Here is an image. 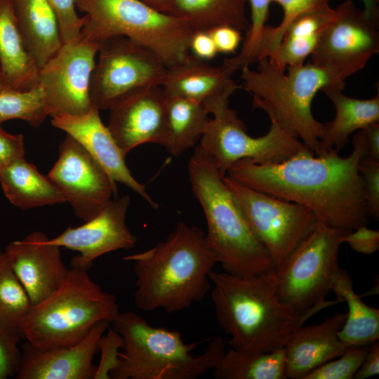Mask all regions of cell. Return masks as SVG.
<instances>
[{"mask_svg":"<svg viewBox=\"0 0 379 379\" xmlns=\"http://www.w3.org/2000/svg\"><path fill=\"white\" fill-rule=\"evenodd\" d=\"M352 147L346 157L335 149L314 156L304 146L280 162L242 159L226 174L248 187L309 208L330 227L353 230L367 225L370 217L358 168L366 148L362 130L353 135Z\"/></svg>","mask_w":379,"mask_h":379,"instance_id":"1","label":"cell"},{"mask_svg":"<svg viewBox=\"0 0 379 379\" xmlns=\"http://www.w3.org/2000/svg\"><path fill=\"white\" fill-rule=\"evenodd\" d=\"M209 279L217 321L231 337L226 343L246 354L284 347L290 335L311 317L343 302L337 298L299 313L277 298L276 270L250 277L212 270Z\"/></svg>","mask_w":379,"mask_h":379,"instance_id":"2","label":"cell"},{"mask_svg":"<svg viewBox=\"0 0 379 379\" xmlns=\"http://www.w3.org/2000/svg\"><path fill=\"white\" fill-rule=\"evenodd\" d=\"M123 260L133 263L135 307L167 313L203 300L211 288L209 274L217 263L205 232L182 222L165 240Z\"/></svg>","mask_w":379,"mask_h":379,"instance_id":"3","label":"cell"},{"mask_svg":"<svg viewBox=\"0 0 379 379\" xmlns=\"http://www.w3.org/2000/svg\"><path fill=\"white\" fill-rule=\"evenodd\" d=\"M257 69L240 70V88L253 97V106L264 110L286 132L300 140L312 153L319 149L324 124L312 112V102L319 91H343L349 77L343 72L312 62L280 69L267 58L258 61Z\"/></svg>","mask_w":379,"mask_h":379,"instance_id":"4","label":"cell"},{"mask_svg":"<svg viewBox=\"0 0 379 379\" xmlns=\"http://www.w3.org/2000/svg\"><path fill=\"white\" fill-rule=\"evenodd\" d=\"M190 180L205 215L206 239L225 272L250 277L276 270L215 166L197 147L189 160Z\"/></svg>","mask_w":379,"mask_h":379,"instance_id":"5","label":"cell"},{"mask_svg":"<svg viewBox=\"0 0 379 379\" xmlns=\"http://www.w3.org/2000/svg\"><path fill=\"white\" fill-rule=\"evenodd\" d=\"M112 324L124 345L110 378L196 379L213 371L225 352V341L217 337L194 356L199 343L186 344L179 331L152 326L132 311L119 312Z\"/></svg>","mask_w":379,"mask_h":379,"instance_id":"6","label":"cell"},{"mask_svg":"<svg viewBox=\"0 0 379 379\" xmlns=\"http://www.w3.org/2000/svg\"><path fill=\"white\" fill-rule=\"evenodd\" d=\"M119 313L113 294L94 282L88 270L72 267L55 292L31 305L20 325L21 338L41 350L68 347L98 323H112Z\"/></svg>","mask_w":379,"mask_h":379,"instance_id":"7","label":"cell"},{"mask_svg":"<svg viewBox=\"0 0 379 379\" xmlns=\"http://www.w3.org/2000/svg\"><path fill=\"white\" fill-rule=\"evenodd\" d=\"M85 13L81 38L99 44L126 36L151 51L166 67L184 60L194 30L181 18L139 0H74Z\"/></svg>","mask_w":379,"mask_h":379,"instance_id":"8","label":"cell"},{"mask_svg":"<svg viewBox=\"0 0 379 379\" xmlns=\"http://www.w3.org/2000/svg\"><path fill=\"white\" fill-rule=\"evenodd\" d=\"M346 229L318 221L276 270L277 295L303 314L327 302L341 269L338 252Z\"/></svg>","mask_w":379,"mask_h":379,"instance_id":"9","label":"cell"},{"mask_svg":"<svg viewBox=\"0 0 379 379\" xmlns=\"http://www.w3.org/2000/svg\"><path fill=\"white\" fill-rule=\"evenodd\" d=\"M204 106L213 118L209 119L197 147L223 175L240 160L280 162L305 146L272 119L265 135L250 136L237 112L230 107L229 99L216 100Z\"/></svg>","mask_w":379,"mask_h":379,"instance_id":"10","label":"cell"},{"mask_svg":"<svg viewBox=\"0 0 379 379\" xmlns=\"http://www.w3.org/2000/svg\"><path fill=\"white\" fill-rule=\"evenodd\" d=\"M90 85L91 103L109 109L134 92L161 86L166 67L148 48L123 36L99 42Z\"/></svg>","mask_w":379,"mask_h":379,"instance_id":"11","label":"cell"},{"mask_svg":"<svg viewBox=\"0 0 379 379\" xmlns=\"http://www.w3.org/2000/svg\"><path fill=\"white\" fill-rule=\"evenodd\" d=\"M223 180L277 270L319 219L303 205L251 189L226 175Z\"/></svg>","mask_w":379,"mask_h":379,"instance_id":"12","label":"cell"},{"mask_svg":"<svg viewBox=\"0 0 379 379\" xmlns=\"http://www.w3.org/2000/svg\"><path fill=\"white\" fill-rule=\"evenodd\" d=\"M99 44L84 39L63 44L39 69L48 115L81 114L92 106L90 85Z\"/></svg>","mask_w":379,"mask_h":379,"instance_id":"13","label":"cell"},{"mask_svg":"<svg viewBox=\"0 0 379 379\" xmlns=\"http://www.w3.org/2000/svg\"><path fill=\"white\" fill-rule=\"evenodd\" d=\"M48 177L63 193L74 215L84 222L95 218L117 197V182L69 135L60 143L58 158Z\"/></svg>","mask_w":379,"mask_h":379,"instance_id":"14","label":"cell"},{"mask_svg":"<svg viewBox=\"0 0 379 379\" xmlns=\"http://www.w3.org/2000/svg\"><path fill=\"white\" fill-rule=\"evenodd\" d=\"M335 9L333 20L311 55L312 62L337 69L350 77L378 53V20L369 18L352 0Z\"/></svg>","mask_w":379,"mask_h":379,"instance_id":"15","label":"cell"},{"mask_svg":"<svg viewBox=\"0 0 379 379\" xmlns=\"http://www.w3.org/2000/svg\"><path fill=\"white\" fill-rule=\"evenodd\" d=\"M129 205L128 196L116 197L95 218L81 226L68 227L48 241L79 252L72 259L71 266L88 270L100 255L135 246L136 238L126 222Z\"/></svg>","mask_w":379,"mask_h":379,"instance_id":"16","label":"cell"},{"mask_svg":"<svg viewBox=\"0 0 379 379\" xmlns=\"http://www.w3.org/2000/svg\"><path fill=\"white\" fill-rule=\"evenodd\" d=\"M109 110L107 127L126 156L145 143L158 144L166 148L165 93L161 86L142 88Z\"/></svg>","mask_w":379,"mask_h":379,"instance_id":"17","label":"cell"},{"mask_svg":"<svg viewBox=\"0 0 379 379\" xmlns=\"http://www.w3.org/2000/svg\"><path fill=\"white\" fill-rule=\"evenodd\" d=\"M48 239L46 234L33 232L21 240L10 242L4 251L32 305L55 292L69 272L60 247Z\"/></svg>","mask_w":379,"mask_h":379,"instance_id":"18","label":"cell"},{"mask_svg":"<svg viewBox=\"0 0 379 379\" xmlns=\"http://www.w3.org/2000/svg\"><path fill=\"white\" fill-rule=\"evenodd\" d=\"M51 124L76 140L116 182L129 187L152 208L158 207L145 186L132 175L126 164V155L102 121L98 107L92 105L88 112L81 114H58L51 117Z\"/></svg>","mask_w":379,"mask_h":379,"instance_id":"19","label":"cell"},{"mask_svg":"<svg viewBox=\"0 0 379 379\" xmlns=\"http://www.w3.org/2000/svg\"><path fill=\"white\" fill-rule=\"evenodd\" d=\"M111 323H98L79 343L68 347L41 350L25 341L17 379H93V358L98 343Z\"/></svg>","mask_w":379,"mask_h":379,"instance_id":"20","label":"cell"},{"mask_svg":"<svg viewBox=\"0 0 379 379\" xmlns=\"http://www.w3.org/2000/svg\"><path fill=\"white\" fill-rule=\"evenodd\" d=\"M346 316L347 312H337L319 324L302 325L290 335L284 345L286 378L303 379L350 347L338 338Z\"/></svg>","mask_w":379,"mask_h":379,"instance_id":"21","label":"cell"},{"mask_svg":"<svg viewBox=\"0 0 379 379\" xmlns=\"http://www.w3.org/2000/svg\"><path fill=\"white\" fill-rule=\"evenodd\" d=\"M234 71L222 65L213 66L190 53L166 68L161 88L166 95L205 103L214 98L230 97L240 88L232 78Z\"/></svg>","mask_w":379,"mask_h":379,"instance_id":"22","label":"cell"},{"mask_svg":"<svg viewBox=\"0 0 379 379\" xmlns=\"http://www.w3.org/2000/svg\"><path fill=\"white\" fill-rule=\"evenodd\" d=\"M39 69L20 31L13 0H0V81L30 90L38 86Z\"/></svg>","mask_w":379,"mask_h":379,"instance_id":"23","label":"cell"},{"mask_svg":"<svg viewBox=\"0 0 379 379\" xmlns=\"http://www.w3.org/2000/svg\"><path fill=\"white\" fill-rule=\"evenodd\" d=\"M26 47L42 67L63 45L58 22L49 0H13Z\"/></svg>","mask_w":379,"mask_h":379,"instance_id":"24","label":"cell"},{"mask_svg":"<svg viewBox=\"0 0 379 379\" xmlns=\"http://www.w3.org/2000/svg\"><path fill=\"white\" fill-rule=\"evenodd\" d=\"M323 93L333 104L335 114L333 120L324 124L315 155L331 149L339 152L352 133L379 122V93L370 99H358L345 95L340 89H326Z\"/></svg>","mask_w":379,"mask_h":379,"instance_id":"25","label":"cell"},{"mask_svg":"<svg viewBox=\"0 0 379 379\" xmlns=\"http://www.w3.org/2000/svg\"><path fill=\"white\" fill-rule=\"evenodd\" d=\"M335 15V9L329 4L299 15L285 29L280 42L267 58L284 71L304 63Z\"/></svg>","mask_w":379,"mask_h":379,"instance_id":"26","label":"cell"},{"mask_svg":"<svg viewBox=\"0 0 379 379\" xmlns=\"http://www.w3.org/2000/svg\"><path fill=\"white\" fill-rule=\"evenodd\" d=\"M0 184L7 199L21 209H29L66 202L55 183L42 175L25 157L0 170Z\"/></svg>","mask_w":379,"mask_h":379,"instance_id":"27","label":"cell"},{"mask_svg":"<svg viewBox=\"0 0 379 379\" xmlns=\"http://www.w3.org/2000/svg\"><path fill=\"white\" fill-rule=\"evenodd\" d=\"M337 298L346 301L348 312L338 332L348 347L366 346L379 339V310L366 304L353 289L349 274L341 270L332 288Z\"/></svg>","mask_w":379,"mask_h":379,"instance_id":"28","label":"cell"},{"mask_svg":"<svg viewBox=\"0 0 379 379\" xmlns=\"http://www.w3.org/2000/svg\"><path fill=\"white\" fill-rule=\"evenodd\" d=\"M165 107L168 128L166 149L177 157L199 141L210 119L209 113L201 102L166 93Z\"/></svg>","mask_w":379,"mask_h":379,"instance_id":"29","label":"cell"},{"mask_svg":"<svg viewBox=\"0 0 379 379\" xmlns=\"http://www.w3.org/2000/svg\"><path fill=\"white\" fill-rule=\"evenodd\" d=\"M247 0H174L173 15L183 19L195 31H208L227 25L247 32Z\"/></svg>","mask_w":379,"mask_h":379,"instance_id":"30","label":"cell"},{"mask_svg":"<svg viewBox=\"0 0 379 379\" xmlns=\"http://www.w3.org/2000/svg\"><path fill=\"white\" fill-rule=\"evenodd\" d=\"M213 374L218 379H285L284 348L255 354L230 349L213 368Z\"/></svg>","mask_w":379,"mask_h":379,"instance_id":"31","label":"cell"},{"mask_svg":"<svg viewBox=\"0 0 379 379\" xmlns=\"http://www.w3.org/2000/svg\"><path fill=\"white\" fill-rule=\"evenodd\" d=\"M29 297L0 250V328L18 341L21 323L31 307Z\"/></svg>","mask_w":379,"mask_h":379,"instance_id":"32","label":"cell"},{"mask_svg":"<svg viewBox=\"0 0 379 379\" xmlns=\"http://www.w3.org/2000/svg\"><path fill=\"white\" fill-rule=\"evenodd\" d=\"M48 116L39 86L22 91L0 81V126L11 119H20L38 127Z\"/></svg>","mask_w":379,"mask_h":379,"instance_id":"33","label":"cell"},{"mask_svg":"<svg viewBox=\"0 0 379 379\" xmlns=\"http://www.w3.org/2000/svg\"><path fill=\"white\" fill-rule=\"evenodd\" d=\"M251 9L250 27L240 53L224 60V65L234 71L257 62L260 42L266 27L272 0H247Z\"/></svg>","mask_w":379,"mask_h":379,"instance_id":"34","label":"cell"},{"mask_svg":"<svg viewBox=\"0 0 379 379\" xmlns=\"http://www.w3.org/2000/svg\"><path fill=\"white\" fill-rule=\"evenodd\" d=\"M331 0H272L283 9V18L277 27H265L260 46L258 60L267 58L278 46L287 26L299 15L328 5Z\"/></svg>","mask_w":379,"mask_h":379,"instance_id":"35","label":"cell"},{"mask_svg":"<svg viewBox=\"0 0 379 379\" xmlns=\"http://www.w3.org/2000/svg\"><path fill=\"white\" fill-rule=\"evenodd\" d=\"M367 347H350L337 359L330 360L317 367L303 379H352L361 366Z\"/></svg>","mask_w":379,"mask_h":379,"instance_id":"36","label":"cell"},{"mask_svg":"<svg viewBox=\"0 0 379 379\" xmlns=\"http://www.w3.org/2000/svg\"><path fill=\"white\" fill-rule=\"evenodd\" d=\"M57 17L63 44L73 43L81 38L84 17L78 15L74 0H49Z\"/></svg>","mask_w":379,"mask_h":379,"instance_id":"37","label":"cell"},{"mask_svg":"<svg viewBox=\"0 0 379 379\" xmlns=\"http://www.w3.org/2000/svg\"><path fill=\"white\" fill-rule=\"evenodd\" d=\"M105 333L98 343L100 360L96 366L93 379H110V372L119 362L121 352L119 350L122 348L124 345L122 337L113 328L109 327L107 333Z\"/></svg>","mask_w":379,"mask_h":379,"instance_id":"38","label":"cell"},{"mask_svg":"<svg viewBox=\"0 0 379 379\" xmlns=\"http://www.w3.org/2000/svg\"><path fill=\"white\" fill-rule=\"evenodd\" d=\"M369 216L379 218V161L362 157L358 166Z\"/></svg>","mask_w":379,"mask_h":379,"instance_id":"39","label":"cell"},{"mask_svg":"<svg viewBox=\"0 0 379 379\" xmlns=\"http://www.w3.org/2000/svg\"><path fill=\"white\" fill-rule=\"evenodd\" d=\"M18 342L0 328V379L15 378L19 371L22 352Z\"/></svg>","mask_w":379,"mask_h":379,"instance_id":"40","label":"cell"},{"mask_svg":"<svg viewBox=\"0 0 379 379\" xmlns=\"http://www.w3.org/2000/svg\"><path fill=\"white\" fill-rule=\"evenodd\" d=\"M358 253L370 255L379 248V231L361 225L346 233L341 239Z\"/></svg>","mask_w":379,"mask_h":379,"instance_id":"41","label":"cell"},{"mask_svg":"<svg viewBox=\"0 0 379 379\" xmlns=\"http://www.w3.org/2000/svg\"><path fill=\"white\" fill-rule=\"evenodd\" d=\"M25 154L23 135L9 133L0 126V170Z\"/></svg>","mask_w":379,"mask_h":379,"instance_id":"42","label":"cell"},{"mask_svg":"<svg viewBox=\"0 0 379 379\" xmlns=\"http://www.w3.org/2000/svg\"><path fill=\"white\" fill-rule=\"evenodd\" d=\"M218 53H234L242 40L241 31L227 25L214 27L208 31Z\"/></svg>","mask_w":379,"mask_h":379,"instance_id":"43","label":"cell"},{"mask_svg":"<svg viewBox=\"0 0 379 379\" xmlns=\"http://www.w3.org/2000/svg\"><path fill=\"white\" fill-rule=\"evenodd\" d=\"M189 51L191 55L202 60H211L218 53L208 31L193 32L190 41Z\"/></svg>","mask_w":379,"mask_h":379,"instance_id":"44","label":"cell"},{"mask_svg":"<svg viewBox=\"0 0 379 379\" xmlns=\"http://www.w3.org/2000/svg\"><path fill=\"white\" fill-rule=\"evenodd\" d=\"M364 361L355 373L354 379H364L376 375L379 373V343L370 344Z\"/></svg>","mask_w":379,"mask_h":379,"instance_id":"45","label":"cell"},{"mask_svg":"<svg viewBox=\"0 0 379 379\" xmlns=\"http://www.w3.org/2000/svg\"><path fill=\"white\" fill-rule=\"evenodd\" d=\"M361 130L366 147V154L363 157L379 161V122L370 124Z\"/></svg>","mask_w":379,"mask_h":379,"instance_id":"46","label":"cell"},{"mask_svg":"<svg viewBox=\"0 0 379 379\" xmlns=\"http://www.w3.org/2000/svg\"><path fill=\"white\" fill-rule=\"evenodd\" d=\"M147 6L165 13L173 15L174 0H139Z\"/></svg>","mask_w":379,"mask_h":379,"instance_id":"47","label":"cell"},{"mask_svg":"<svg viewBox=\"0 0 379 379\" xmlns=\"http://www.w3.org/2000/svg\"><path fill=\"white\" fill-rule=\"evenodd\" d=\"M364 5V11L371 18L378 20L379 0H360Z\"/></svg>","mask_w":379,"mask_h":379,"instance_id":"48","label":"cell"}]
</instances>
